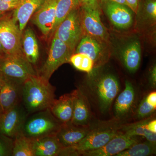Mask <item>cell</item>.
<instances>
[{
	"label": "cell",
	"instance_id": "obj_1",
	"mask_svg": "<svg viewBox=\"0 0 156 156\" xmlns=\"http://www.w3.org/2000/svg\"><path fill=\"white\" fill-rule=\"evenodd\" d=\"M55 89L37 75L31 76L21 86V103L29 115L50 108L55 99Z\"/></svg>",
	"mask_w": 156,
	"mask_h": 156
},
{
	"label": "cell",
	"instance_id": "obj_2",
	"mask_svg": "<svg viewBox=\"0 0 156 156\" xmlns=\"http://www.w3.org/2000/svg\"><path fill=\"white\" fill-rule=\"evenodd\" d=\"M121 126L115 119L91 127L83 139L76 145L63 147L59 156L82 155L86 152L102 147L120 133Z\"/></svg>",
	"mask_w": 156,
	"mask_h": 156
},
{
	"label": "cell",
	"instance_id": "obj_3",
	"mask_svg": "<svg viewBox=\"0 0 156 156\" xmlns=\"http://www.w3.org/2000/svg\"><path fill=\"white\" fill-rule=\"evenodd\" d=\"M90 89L97 99L101 111L105 112L110 108L113 101L120 90V84L116 77L111 73L89 75Z\"/></svg>",
	"mask_w": 156,
	"mask_h": 156
},
{
	"label": "cell",
	"instance_id": "obj_4",
	"mask_svg": "<svg viewBox=\"0 0 156 156\" xmlns=\"http://www.w3.org/2000/svg\"><path fill=\"white\" fill-rule=\"evenodd\" d=\"M30 115L26 120L22 133L31 139L56 135L62 124L49 108Z\"/></svg>",
	"mask_w": 156,
	"mask_h": 156
},
{
	"label": "cell",
	"instance_id": "obj_5",
	"mask_svg": "<svg viewBox=\"0 0 156 156\" xmlns=\"http://www.w3.org/2000/svg\"><path fill=\"white\" fill-rule=\"evenodd\" d=\"M37 74L23 54L5 55L0 58V76L6 79L22 85L31 76Z\"/></svg>",
	"mask_w": 156,
	"mask_h": 156
},
{
	"label": "cell",
	"instance_id": "obj_6",
	"mask_svg": "<svg viewBox=\"0 0 156 156\" xmlns=\"http://www.w3.org/2000/svg\"><path fill=\"white\" fill-rule=\"evenodd\" d=\"M72 51L64 42L53 37L48 58L44 63L37 71L39 76L45 81H49L53 73L62 65L69 63Z\"/></svg>",
	"mask_w": 156,
	"mask_h": 156
},
{
	"label": "cell",
	"instance_id": "obj_7",
	"mask_svg": "<svg viewBox=\"0 0 156 156\" xmlns=\"http://www.w3.org/2000/svg\"><path fill=\"white\" fill-rule=\"evenodd\" d=\"M101 9L82 5L80 17L84 35L89 36L108 44L109 34L101 19Z\"/></svg>",
	"mask_w": 156,
	"mask_h": 156
},
{
	"label": "cell",
	"instance_id": "obj_8",
	"mask_svg": "<svg viewBox=\"0 0 156 156\" xmlns=\"http://www.w3.org/2000/svg\"><path fill=\"white\" fill-rule=\"evenodd\" d=\"M80 8L72 11L54 32V37L64 42L73 53L83 36L80 17Z\"/></svg>",
	"mask_w": 156,
	"mask_h": 156
},
{
	"label": "cell",
	"instance_id": "obj_9",
	"mask_svg": "<svg viewBox=\"0 0 156 156\" xmlns=\"http://www.w3.org/2000/svg\"><path fill=\"white\" fill-rule=\"evenodd\" d=\"M22 32L12 18H0V42L5 55L23 54L22 48Z\"/></svg>",
	"mask_w": 156,
	"mask_h": 156
},
{
	"label": "cell",
	"instance_id": "obj_10",
	"mask_svg": "<svg viewBox=\"0 0 156 156\" xmlns=\"http://www.w3.org/2000/svg\"><path fill=\"white\" fill-rule=\"evenodd\" d=\"M29 115L21 102L2 113L0 115V134L14 139L22 133Z\"/></svg>",
	"mask_w": 156,
	"mask_h": 156
},
{
	"label": "cell",
	"instance_id": "obj_11",
	"mask_svg": "<svg viewBox=\"0 0 156 156\" xmlns=\"http://www.w3.org/2000/svg\"><path fill=\"white\" fill-rule=\"evenodd\" d=\"M108 44L89 36L84 35L76 48L74 53L89 56L94 63L95 69L101 67L110 58Z\"/></svg>",
	"mask_w": 156,
	"mask_h": 156
},
{
	"label": "cell",
	"instance_id": "obj_12",
	"mask_svg": "<svg viewBox=\"0 0 156 156\" xmlns=\"http://www.w3.org/2000/svg\"><path fill=\"white\" fill-rule=\"evenodd\" d=\"M100 4L101 9L115 27L126 30L133 25L134 12L128 6L105 0H100Z\"/></svg>",
	"mask_w": 156,
	"mask_h": 156
},
{
	"label": "cell",
	"instance_id": "obj_13",
	"mask_svg": "<svg viewBox=\"0 0 156 156\" xmlns=\"http://www.w3.org/2000/svg\"><path fill=\"white\" fill-rule=\"evenodd\" d=\"M137 136L120 133L113 137L102 147L83 154L85 156H112L118 154L139 142Z\"/></svg>",
	"mask_w": 156,
	"mask_h": 156
},
{
	"label": "cell",
	"instance_id": "obj_14",
	"mask_svg": "<svg viewBox=\"0 0 156 156\" xmlns=\"http://www.w3.org/2000/svg\"><path fill=\"white\" fill-rule=\"evenodd\" d=\"M58 1L45 0L43 5L34 13L33 18V22L45 36H48L53 31Z\"/></svg>",
	"mask_w": 156,
	"mask_h": 156
},
{
	"label": "cell",
	"instance_id": "obj_15",
	"mask_svg": "<svg viewBox=\"0 0 156 156\" xmlns=\"http://www.w3.org/2000/svg\"><path fill=\"white\" fill-rule=\"evenodd\" d=\"M0 79V108L2 113L21 102L22 85L1 76Z\"/></svg>",
	"mask_w": 156,
	"mask_h": 156
},
{
	"label": "cell",
	"instance_id": "obj_16",
	"mask_svg": "<svg viewBox=\"0 0 156 156\" xmlns=\"http://www.w3.org/2000/svg\"><path fill=\"white\" fill-rule=\"evenodd\" d=\"M119 56L124 66L129 72H136L141 59V44L139 39L133 37L128 40L120 50Z\"/></svg>",
	"mask_w": 156,
	"mask_h": 156
},
{
	"label": "cell",
	"instance_id": "obj_17",
	"mask_svg": "<svg viewBox=\"0 0 156 156\" xmlns=\"http://www.w3.org/2000/svg\"><path fill=\"white\" fill-rule=\"evenodd\" d=\"M90 126H76L70 122L62 123L56 134L57 139L63 147L76 145L89 133Z\"/></svg>",
	"mask_w": 156,
	"mask_h": 156
},
{
	"label": "cell",
	"instance_id": "obj_18",
	"mask_svg": "<svg viewBox=\"0 0 156 156\" xmlns=\"http://www.w3.org/2000/svg\"><path fill=\"white\" fill-rule=\"evenodd\" d=\"M73 92V106L72 118L70 122L76 126H89L91 112L88 99L80 89H76Z\"/></svg>",
	"mask_w": 156,
	"mask_h": 156
},
{
	"label": "cell",
	"instance_id": "obj_19",
	"mask_svg": "<svg viewBox=\"0 0 156 156\" xmlns=\"http://www.w3.org/2000/svg\"><path fill=\"white\" fill-rule=\"evenodd\" d=\"M73 92L62 95L55 99L50 108V112L60 122H70L72 118L73 106Z\"/></svg>",
	"mask_w": 156,
	"mask_h": 156
},
{
	"label": "cell",
	"instance_id": "obj_20",
	"mask_svg": "<svg viewBox=\"0 0 156 156\" xmlns=\"http://www.w3.org/2000/svg\"><path fill=\"white\" fill-rule=\"evenodd\" d=\"M45 0H21L20 4L14 9L12 19L19 23L21 32L24 29L32 15L41 7Z\"/></svg>",
	"mask_w": 156,
	"mask_h": 156
},
{
	"label": "cell",
	"instance_id": "obj_21",
	"mask_svg": "<svg viewBox=\"0 0 156 156\" xmlns=\"http://www.w3.org/2000/svg\"><path fill=\"white\" fill-rule=\"evenodd\" d=\"M135 99V92L133 85L128 80L125 82V88L117 97L115 104V113L116 119L126 115L132 108Z\"/></svg>",
	"mask_w": 156,
	"mask_h": 156
},
{
	"label": "cell",
	"instance_id": "obj_22",
	"mask_svg": "<svg viewBox=\"0 0 156 156\" xmlns=\"http://www.w3.org/2000/svg\"><path fill=\"white\" fill-rule=\"evenodd\" d=\"M34 156H59L63 147L56 135L33 139Z\"/></svg>",
	"mask_w": 156,
	"mask_h": 156
},
{
	"label": "cell",
	"instance_id": "obj_23",
	"mask_svg": "<svg viewBox=\"0 0 156 156\" xmlns=\"http://www.w3.org/2000/svg\"><path fill=\"white\" fill-rule=\"evenodd\" d=\"M23 55L32 66L37 64L40 58L38 44L35 34L32 30H26L23 37Z\"/></svg>",
	"mask_w": 156,
	"mask_h": 156
},
{
	"label": "cell",
	"instance_id": "obj_24",
	"mask_svg": "<svg viewBox=\"0 0 156 156\" xmlns=\"http://www.w3.org/2000/svg\"><path fill=\"white\" fill-rule=\"evenodd\" d=\"M147 119L133 124L121 125L119 129L120 133L130 136H143L148 141L156 143V134L150 132L145 128Z\"/></svg>",
	"mask_w": 156,
	"mask_h": 156
},
{
	"label": "cell",
	"instance_id": "obj_25",
	"mask_svg": "<svg viewBox=\"0 0 156 156\" xmlns=\"http://www.w3.org/2000/svg\"><path fill=\"white\" fill-rule=\"evenodd\" d=\"M80 0H58L56 8V18L52 31L53 34L65 19L73 10L80 8Z\"/></svg>",
	"mask_w": 156,
	"mask_h": 156
},
{
	"label": "cell",
	"instance_id": "obj_26",
	"mask_svg": "<svg viewBox=\"0 0 156 156\" xmlns=\"http://www.w3.org/2000/svg\"><path fill=\"white\" fill-rule=\"evenodd\" d=\"M12 156H34L33 140L22 133L14 139Z\"/></svg>",
	"mask_w": 156,
	"mask_h": 156
},
{
	"label": "cell",
	"instance_id": "obj_27",
	"mask_svg": "<svg viewBox=\"0 0 156 156\" xmlns=\"http://www.w3.org/2000/svg\"><path fill=\"white\" fill-rule=\"evenodd\" d=\"M156 143L147 141L134 144L131 147L120 153L117 156H147L156 154Z\"/></svg>",
	"mask_w": 156,
	"mask_h": 156
},
{
	"label": "cell",
	"instance_id": "obj_28",
	"mask_svg": "<svg viewBox=\"0 0 156 156\" xmlns=\"http://www.w3.org/2000/svg\"><path fill=\"white\" fill-rule=\"evenodd\" d=\"M69 62L78 70L91 75L95 70L94 63L89 56L81 53H74L70 58Z\"/></svg>",
	"mask_w": 156,
	"mask_h": 156
},
{
	"label": "cell",
	"instance_id": "obj_29",
	"mask_svg": "<svg viewBox=\"0 0 156 156\" xmlns=\"http://www.w3.org/2000/svg\"><path fill=\"white\" fill-rule=\"evenodd\" d=\"M14 139L0 134V156H12Z\"/></svg>",
	"mask_w": 156,
	"mask_h": 156
},
{
	"label": "cell",
	"instance_id": "obj_30",
	"mask_svg": "<svg viewBox=\"0 0 156 156\" xmlns=\"http://www.w3.org/2000/svg\"><path fill=\"white\" fill-rule=\"evenodd\" d=\"M156 109L147 102L144 98L138 107L136 116L140 120L146 119L151 115Z\"/></svg>",
	"mask_w": 156,
	"mask_h": 156
},
{
	"label": "cell",
	"instance_id": "obj_31",
	"mask_svg": "<svg viewBox=\"0 0 156 156\" xmlns=\"http://www.w3.org/2000/svg\"><path fill=\"white\" fill-rule=\"evenodd\" d=\"M21 0H0V11L4 13L6 11L14 10L18 7Z\"/></svg>",
	"mask_w": 156,
	"mask_h": 156
},
{
	"label": "cell",
	"instance_id": "obj_32",
	"mask_svg": "<svg viewBox=\"0 0 156 156\" xmlns=\"http://www.w3.org/2000/svg\"><path fill=\"white\" fill-rule=\"evenodd\" d=\"M148 81L151 88L155 89L156 87V66L154 64L149 72Z\"/></svg>",
	"mask_w": 156,
	"mask_h": 156
},
{
	"label": "cell",
	"instance_id": "obj_33",
	"mask_svg": "<svg viewBox=\"0 0 156 156\" xmlns=\"http://www.w3.org/2000/svg\"><path fill=\"white\" fill-rule=\"evenodd\" d=\"M146 129L154 134H156V120L152 119L151 117L147 119L145 124Z\"/></svg>",
	"mask_w": 156,
	"mask_h": 156
},
{
	"label": "cell",
	"instance_id": "obj_34",
	"mask_svg": "<svg viewBox=\"0 0 156 156\" xmlns=\"http://www.w3.org/2000/svg\"><path fill=\"white\" fill-rule=\"evenodd\" d=\"M147 102L154 108H156V92L153 91L149 93L144 97Z\"/></svg>",
	"mask_w": 156,
	"mask_h": 156
},
{
	"label": "cell",
	"instance_id": "obj_35",
	"mask_svg": "<svg viewBox=\"0 0 156 156\" xmlns=\"http://www.w3.org/2000/svg\"><path fill=\"white\" fill-rule=\"evenodd\" d=\"M127 5L135 14L138 13L139 0H126Z\"/></svg>",
	"mask_w": 156,
	"mask_h": 156
},
{
	"label": "cell",
	"instance_id": "obj_36",
	"mask_svg": "<svg viewBox=\"0 0 156 156\" xmlns=\"http://www.w3.org/2000/svg\"><path fill=\"white\" fill-rule=\"evenodd\" d=\"M82 5L89 6L93 8L100 7V0H80Z\"/></svg>",
	"mask_w": 156,
	"mask_h": 156
},
{
	"label": "cell",
	"instance_id": "obj_37",
	"mask_svg": "<svg viewBox=\"0 0 156 156\" xmlns=\"http://www.w3.org/2000/svg\"><path fill=\"white\" fill-rule=\"evenodd\" d=\"M105 1H110V2H114L118 3V4H121V5H127V3H126V0H105Z\"/></svg>",
	"mask_w": 156,
	"mask_h": 156
},
{
	"label": "cell",
	"instance_id": "obj_38",
	"mask_svg": "<svg viewBox=\"0 0 156 156\" xmlns=\"http://www.w3.org/2000/svg\"><path fill=\"white\" fill-rule=\"evenodd\" d=\"M5 56L4 49H3L2 45L0 42V58H3L4 56Z\"/></svg>",
	"mask_w": 156,
	"mask_h": 156
},
{
	"label": "cell",
	"instance_id": "obj_39",
	"mask_svg": "<svg viewBox=\"0 0 156 156\" xmlns=\"http://www.w3.org/2000/svg\"><path fill=\"white\" fill-rule=\"evenodd\" d=\"M3 14V13L2 12H1V11H0V18L2 17V15Z\"/></svg>",
	"mask_w": 156,
	"mask_h": 156
},
{
	"label": "cell",
	"instance_id": "obj_40",
	"mask_svg": "<svg viewBox=\"0 0 156 156\" xmlns=\"http://www.w3.org/2000/svg\"><path fill=\"white\" fill-rule=\"evenodd\" d=\"M0 84H1V79H0ZM1 113H2V112H1V108H0V115Z\"/></svg>",
	"mask_w": 156,
	"mask_h": 156
}]
</instances>
